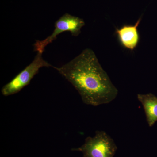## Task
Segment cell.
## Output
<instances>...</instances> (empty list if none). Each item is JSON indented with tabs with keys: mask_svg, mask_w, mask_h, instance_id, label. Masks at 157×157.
Wrapping results in <instances>:
<instances>
[{
	"mask_svg": "<svg viewBox=\"0 0 157 157\" xmlns=\"http://www.w3.org/2000/svg\"><path fill=\"white\" fill-rule=\"evenodd\" d=\"M52 67L71 83L86 105L108 104L117 97V88L92 49L86 48L67 63Z\"/></svg>",
	"mask_w": 157,
	"mask_h": 157,
	"instance_id": "cell-1",
	"label": "cell"
},
{
	"mask_svg": "<svg viewBox=\"0 0 157 157\" xmlns=\"http://www.w3.org/2000/svg\"><path fill=\"white\" fill-rule=\"evenodd\" d=\"M140 17L134 25H124L120 29H117V35L121 45L130 50H134L139 44L140 35L137 28L141 21Z\"/></svg>",
	"mask_w": 157,
	"mask_h": 157,
	"instance_id": "cell-5",
	"label": "cell"
},
{
	"mask_svg": "<svg viewBox=\"0 0 157 157\" xmlns=\"http://www.w3.org/2000/svg\"><path fill=\"white\" fill-rule=\"evenodd\" d=\"M117 147L114 140L104 131H97L94 137H87L82 146L72 149L81 152L82 157H113Z\"/></svg>",
	"mask_w": 157,
	"mask_h": 157,
	"instance_id": "cell-2",
	"label": "cell"
},
{
	"mask_svg": "<svg viewBox=\"0 0 157 157\" xmlns=\"http://www.w3.org/2000/svg\"><path fill=\"white\" fill-rule=\"evenodd\" d=\"M137 98L143 106L149 126H153L157 121V97L149 93L138 94Z\"/></svg>",
	"mask_w": 157,
	"mask_h": 157,
	"instance_id": "cell-6",
	"label": "cell"
},
{
	"mask_svg": "<svg viewBox=\"0 0 157 157\" xmlns=\"http://www.w3.org/2000/svg\"><path fill=\"white\" fill-rule=\"evenodd\" d=\"M42 53L37 52L34 59L11 81L5 85L2 89L3 96H9L17 94L29 84L34 76L42 67H53L43 59Z\"/></svg>",
	"mask_w": 157,
	"mask_h": 157,
	"instance_id": "cell-3",
	"label": "cell"
},
{
	"mask_svg": "<svg viewBox=\"0 0 157 157\" xmlns=\"http://www.w3.org/2000/svg\"><path fill=\"white\" fill-rule=\"evenodd\" d=\"M85 25L84 20L79 17L66 13L60 17L55 23L53 33L42 40H37L34 43V51L43 53L47 45L52 43L60 34L69 32L72 36H77L81 33V29Z\"/></svg>",
	"mask_w": 157,
	"mask_h": 157,
	"instance_id": "cell-4",
	"label": "cell"
}]
</instances>
